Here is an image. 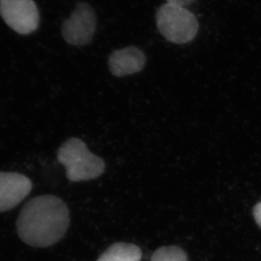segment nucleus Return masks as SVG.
I'll return each instance as SVG.
<instances>
[{"label": "nucleus", "instance_id": "obj_1", "mask_svg": "<svg viewBox=\"0 0 261 261\" xmlns=\"http://www.w3.org/2000/svg\"><path fill=\"white\" fill-rule=\"evenodd\" d=\"M69 212L65 203L55 195H40L30 200L20 211L16 227L24 243L35 248L57 244L66 233Z\"/></svg>", "mask_w": 261, "mask_h": 261}, {"label": "nucleus", "instance_id": "obj_2", "mask_svg": "<svg viewBox=\"0 0 261 261\" xmlns=\"http://www.w3.org/2000/svg\"><path fill=\"white\" fill-rule=\"evenodd\" d=\"M58 161L66 170V177L72 182L95 179L105 171L101 158L91 153L81 139L70 138L58 150Z\"/></svg>", "mask_w": 261, "mask_h": 261}, {"label": "nucleus", "instance_id": "obj_3", "mask_svg": "<svg viewBox=\"0 0 261 261\" xmlns=\"http://www.w3.org/2000/svg\"><path fill=\"white\" fill-rule=\"evenodd\" d=\"M156 25L161 34L169 42L185 44L197 35L199 24L195 15L179 5L164 4L155 15Z\"/></svg>", "mask_w": 261, "mask_h": 261}, {"label": "nucleus", "instance_id": "obj_4", "mask_svg": "<svg viewBox=\"0 0 261 261\" xmlns=\"http://www.w3.org/2000/svg\"><path fill=\"white\" fill-rule=\"evenodd\" d=\"M0 16L20 35L31 34L39 27V10L33 0H0Z\"/></svg>", "mask_w": 261, "mask_h": 261}, {"label": "nucleus", "instance_id": "obj_5", "mask_svg": "<svg viewBox=\"0 0 261 261\" xmlns=\"http://www.w3.org/2000/svg\"><path fill=\"white\" fill-rule=\"evenodd\" d=\"M95 11L87 3L77 4L69 19L62 25V36L68 43L84 46L91 42L96 32Z\"/></svg>", "mask_w": 261, "mask_h": 261}, {"label": "nucleus", "instance_id": "obj_6", "mask_svg": "<svg viewBox=\"0 0 261 261\" xmlns=\"http://www.w3.org/2000/svg\"><path fill=\"white\" fill-rule=\"evenodd\" d=\"M32 181L21 173L0 172V212L20 204L32 190Z\"/></svg>", "mask_w": 261, "mask_h": 261}, {"label": "nucleus", "instance_id": "obj_7", "mask_svg": "<svg viewBox=\"0 0 261 261\" xmlns=\"http://www.w3.org/2000/svg\"><path fill=\"white\" fill-rule=\"evenodd\" d=\"M146 63V57L136 47L115 50L109 59V67L114 76L123 77L141 71Z\"/></svg>", "mask_w": 261, "mask_h": 261}, {"label": "nucleus", "instance_id": "obj_8", "mask_svg": "<svg viewBox=\"0 0 261 261\" xmlns=\"http://www.w3.org/2000/svg\"><path fill=\"white\" fill-rule=\"evenodd\" d=\"M142 253L138 246L127 243L112 244L96 261H141Z\"/></svg>", "mask_w": 261, "mask_h": 261}, {"label": "nucleus", "instance_id": "obj_9", "mask_svg": "<svg viewBox=\"0 0 261 261\" xmlns=\"http://www.w3.org/2000/svg\"><path fill=\"white\" fill-rule=\"evenodd\" d=\"M151 261H189L187 254L176 246L162 247L153 254Z\"/></svg>", "mask_w": 261, "mask_h": 261}, {"label": "nucleus", "instance_id": "obj_10", "mask_svg": "<svg viewBox=\"0 0 261 261\" xmlns=\"http://www.w3.org/2000/svg\"><path fill=\"white\" fill-rule=\"evenodd\" d=\"M253 214H254V219L256 221L257 224L261 227V202L254 206Z\"/></svg>", "mask_w": 261, "mask_h": 261}, {"label": "nucleus", "instance_id": "obj_11", "mask_svg": "<svg viewBox=\"0 0 261 261\" xmlns=\"http://www.w3.org/2000/svg\"><path fill=\"white\" fill-rule=\"evenodd\" d=\"M169 4L173 5H179V6H185V5H190L191 3L194 2L195 0H167Z\"/></svg>", "mask_w": 261, "mask_h": 261}]
</instances>
